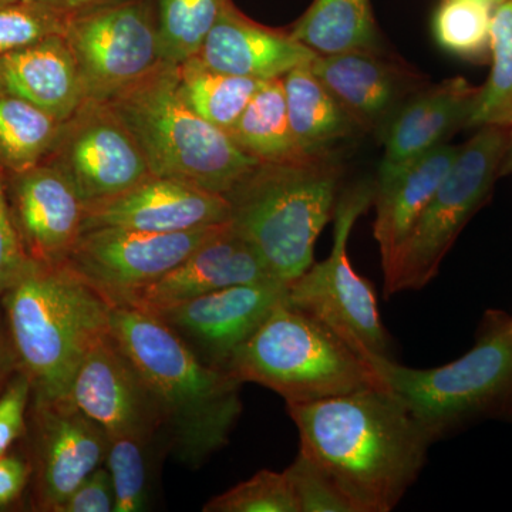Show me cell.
Wrapping results in <instances>:
<instances>
[{"instance_id":"obj_20","label":"cell","mask_w":512,"mask_h":512,"mask_svg":"<svg viewBox=\"0 0 512 512\" xmlns=\"http://www.w3.org/2000/svg\"><path fill=\"white\" fill-rule=\"evenodd\" d=\"M313 52L289 33L265 28L248 19L228 0L197 56L205 66L256 80L281 79L301 64L311 63Z\"/></svg>"},{"instance_id":"obj_21","label":"cell","mask_w":512,"mask_h":512,"mask_svg":"<svg viewBox=\"0 0 512 512\" xmlns=\"http://www.w3.org/2000/svg\"><path fill=\"white\" fill-rule=\"evenodd\" d=\"M0 90L66 123L84 103L82 83L63 35L0 56Z\"/></svg>"},{"instance_id":"obj_31","label":"cell","mask_w":512,"mask_h":512,"mask_svg":"<svg viewBox=\"0 0 512 512\" xmlns=\"http://www.w3.org/2000/svg\"><path fill=\"white\" fill-rule=\"evenodd\" d=\"M493 12L484 0H441L433 18L436 42L451 55L484 59L490 55Z\"/></svg>"},{"instance_id":"obj_37","label":"cell","mask_w":512,"mask_h":512,"mask_svg":"<svg viewBox=\"0 0 512 512\" xmlns=\"http://www.w3.org/2000/svg\"><path fill=\"white\" fill-rule=\"evenodd\" d=\"M28 259L0 175V295L16 281Z\"/></svg>"},{"instance_id":"obj_42","label":"cell","mask_w":512,"mask_h":512,"mask_svg":"<svg viewBox=\"0 0 512 512\" xmlns=\"http://www.w3.org/2000/svg\"><path fill=\"white\" fill-rule=\"evenodd\" d=\"M512 174V127L508 128V143L505 148L503 163L500 167V177Z\"/></svg>"},{"instance_id":"obj_35","label":"cell","mask_w":512,"mask_h":512,"mask_svg":"<svg viewBox=\"0 0 512 512\" xmlns=\"http://www.w3.org/2000/svg\"><path fill=\"white\" fill-rule=\"evenodd\" d=\"M301 512H356L332 480L308 457L298 453L285 470Z\"/></svg>"},{"instance_id":"obj_19","label":"cell","mask_w":512,"mask_h":512,"mask_svg":"<svg viewBox=\"0 0 512 512\" xmlns=\"http://www.w3.org/2000/svg\"><path fill=\"white\" fill-rule=\"evenodd\" d=\"M478 89L463 77H454L397 109L387 123L377 181L393 177L444 144L454 130L466 127Z\"/></svg>"},{"instance_id":"obj_26","label":"cell","mask_w":512,"mask_h":512,"mask_svg":"<svg viewBox=\"0 0 512 512\" xmlns=\"http://www.w3.org/2000/svg\"><path fill=\"white\" fill-rule=\"evenodd\" d=\"M229 136L241 150L262 164L315 158L306 157L293 138L282 77L262 84Z\"/></svg>"},{"instance_id":"obj_24","label":"cell","mask_w":512,"mask_h":512,"mask_svg":"<svg viewBox=\"0 0 512 512\" xmlns=\"http://www.w3.org/2000/svg\"><path fill=\"white\" fill-rule=\"evenodd\" d=\"M293 138L306 157L329 156L330 148L356 124L313 74L309 63L282 77Z\"/></svg>"},{"instance_id":"obj_32","label":"cell","mask_w":512,"mask_h":512,"mask_svg":"<svg viewBox=\"0 0 512 512\" xmlns=\"http://www.w3.org/2000/svg\"><path fill=\"white\" fill-rule=\"evenodd\" d=\"M163 448L157 441L123 436L110 439L106 467L113 483L114 512L148 510L150 501V453Z\"/></svg>"},{"instance_id":"obj_45","label":"cell","mask_w":512,"mask_h":512,"mask_svg":"<svg viewBox=\"0 0 512 512\" xmlns=\"http://www.w3.org/2000/svg\"><path fill=\"white\" fill-rule=\"evenodd\" d=\"M19 2V0H0V5H6V3Z\"/></svg>"},{"instance_id":"obj_3","label":"cell","mask_w":512,"mask_h":512,"mask_svg":"<svg viewBox=\"0 0 512 512\" xmlns=\"http://www.w3.org/2000/svg\"><path fill=\"white\" fill-rule=\"evenodd\" d=\"M3 306L19 370L29 377L35 400L69 396L84 357L110 333L113 305L64 262L29 258L3 292Z\"/></svg>"},{"instance_id":"obj_27","label":"cell","mask_w":512,"mask_h":512,"mask_svg":"<svg viewBox=\"0 0 512 512\" xmlns=\"http://www.w3.org/2000/svg\"><path fill=\"white\" fill-rule=\"evenodd\" d=\"M181 96L198 116L229 134L265 80L235 76L191 57L177 66Z\"/></svg>"},{"instance_id":"obj_29","label":"cell","mask_w":512,"mask_h":512,"mask_svg":"<svg viewBox=\"0 0 512 512\" xmlns=\"http://www.w3.org/2000/svg\"><path fill=\"white\" fill-rule=\"evenodd\" d=\"M490 56V76L478 89L466 128L512 127V0L494 8Z\"/></svg>"},{"instance_id":"obj_5","label":"cell","mask_w":512,"mask_h":512,"mask_svg":"<svg viewBox=\"0 0 512 512\" xmlns=\"http://www.w3.org/2000/svg\"><path fill=\"white\" fill-rule=\"evenodd\" d=\"M107 104L157 177L225 195L261 164L188 106L178 87L177 66L161 64Z\"/></svg>"},{"instance_id":"obj_39","label":"cell","mask_w":512,"mask_h":512,"mask_svg":"<svg viewBox=\"0 0 512 512\" xmlns=\"http://www.w3.org/2000/svg\"><path fill=\"white\" fill-rule=\"evenodd\" d=\"M30 476L26 461L6 453L0 456V508L8 507L25 490Z\"/></svg>"},{"instance_id":"obj_8","label":"cell","mask_w":512,"mask_h":512,"mask_svg":"<svg viewBox=\"0 0 512 512\" xmlns=\"http://www.w3.org/2000/svg\"><path fill=\"white\" fill-rule=\"evenodd\" d=\"M508 128H477L458 148L456 160L403 244L383 268L384 296L426 288L441 262L500 177Z\"/></svg>"},{"instance_id":"obj_14","label":"cell","mask_w":512,"mask_h":512,"mask_svg":"<svg viewBox=\"0 0 512 512\" xmlns=\"http://www.w3.org/2000/svg\"><path fill=\"white\" fill-rule=\"evenodd\" d=\"M69 397L109 439L134 436L160 444L161 417L156 400L111 333L84 357Z\"/></svg>"},{"instance_id":"obj_9","label":"cell","mask_w":512,"mask_h":512,"mask_svg":"<svg viewBox=\"0 0 512 512\" xmlns=\"http://www.w3.org/2000/svg\"><path fill=\"white\" fill-rule=\"evenodd\" d=\"M375 185H355L336 202L333 248L328 258L289 284L288 301L332 330L369 362L390 356V340L380 318L373 286L350 264L348 242L353 225L373 202Z\"/></svg>"},{"instance_id":"obj_4","label":"cell","mask_w":512,"mask_h":512,"mask_svg":"<svg viewBox=\"0 0 512 512\" xmlns=\"http://www.w3.org/2000/svg\"><path fill=\"white\" fill-rule=\"evenodd\" d=\"M339 165L329 156L259 164L225 194L229 221L278 281L291 284L315 262V244L335 214Z\"/></svg>"},{"instance_id":"obj_15","label":"cell","mask_w":512,"mask_h":512,"mask_svg":"<svg viewBox=\"0 0 512 512\" xmlns=\"http://www.w3.org/2000/svg\"><path fill=\"white\" fill-rule=\"evenodd\" d=\"M229 217L231 205L225 195L187 181L150 175L116 197L86 205L83 231L123 228L171 234L224 224Z\"/></svg>"},{"instance_id":"obj_18","label":"cell","mask_w":512,"mask_h":512,"mask_svg":"<svg viewBox=\"0 0 512 512\" xmlns=\"http://www.w3.org/2000/svg\"><path fill=\"white\" fill-rule=\"evenodd\" d=\"M86 204L53 164L16 174L13 220L29 258L49 264L66 261L83 231Z\"/></svg>"},{"instance_id":"obj_6","label":"cell","mask_w":512,"mask_h":512,"mask_svg":"<svg viewBox=\"0 0 512 512\" xmlns=\"http://www.w3.org/2000/svg\"><path fill=\"white\" fill-rule=\"evenodd\" d=\"M369 363L436 443L480 421L504 419L510 410V315L485 313L473 348L447 365L414 369L387 356Z\"/></svg>"},{"instance_id":"obj_41","label":"cell","mask_w":512,"mask_h":512,"mask_svg":"<svg viewBox=\"0 0 512 512\" xmlns=\"http://www.w3.org/2000/svg\"><path fill=\"white\" fill-rule=\"evenodd\" d=\"M36 2L43 3V5L59 10L63 15L70 16L74 13L83 12V10L96 8V6L116 2V0H36Z\"/></svg>"},{"instance_id":"obj_36","label":"cell","mask_w":512,"mask_h":512,"mask_svg":"<svg viewBox=\"0 0 512 512\" xmlns=\"http://www.w3.org/2000/svg\"><path fill=\"white\" fill-rule=\"evenodd\" d=\"M30 396H33L32 383L26 373L19 370L0 394V456L8 453L25 433Z\"/></svg>"},{"instance_id":"obj_28","label":"cell","mask_w":512,"mask_h":512,"mask_svg":"<svg viewBox=\"0 0 512 512\" xmlns=\"http://www.w3.org/2000/svg\"><path fill=\"white\" fill-rule=\"evenodd\" d=\"M63 124L35 104L0 90V163L13 174L42 164Z\"/></svg>"},{"instance_id":"obj_34","label":"cell","mask_w":512,"mask_h":512,"mask_svg":"<svg viewBox=\"0 0 512 512\" xmlns=\"http://www.w3.org/2000/svg\"><path fill=\"white\" fill-rule=\"evenodd\" d=\"M67 18L36 0L0 5V56L35 45L46 37L63 35Z\"/></svg>"},{"instance_id":"obj_2","label":"cell","mask_w":512,"mask_h":512,"mask_svg":"<svg viewBox=\"0 0 512 512\" xmlns=\"http://www.w3.org/2000/svg\"><path fill=\"white\" fill-rule=\"evenodd\" d=\"M110 333L156 400L164 453L198 468L227 446L242 413L244 383L201 362L153 313L113 306Z\"/></svg>"},{"instance_id":"obj_40","label":"cell","mask_w":512,"mask_h":512,"mask_svg":"<svg viewBox=\"0 0 512 512\" xmlns=\"http://www.w3.org/2000/svg\"><path fill=\"white\" fill-rule=\"evenodd\" d=\"M15 369H19V366L12 340L5 329L0 326V390L5 384H8L10 373Z\"/></svg>"},{"instance_id":"obj_1","label":"cell","mask_w":512,"mask_h":512,"mask_svg":"<svg viewBox=\"0 0 512 512\" xmlns=\"http://www.w3.org/2000/svg\"><path fill=\"white\" fill-rule=\"evenodd\" d=\"M299 453L332 480L356 512H390L416 483L434 441L387 386L286 404Z\"/></svg>"},{"instance_id":"obj_11","label":"cell","mask_w":512,"mask_h":512,"mask_svg":"<svg viewBox=\"0 0 512 512\" xmlns=\"http://www.w3.org/2000/svg\"><path fill=\"white\" fill-rule=\"evenodd\" d=\"M220 225L171 234L123 228L87 229L77 238L64 264L116 306L173 271Z\"/></svg>"},{"instance_id":"obj_7","label":"cell","mask_w":512,"mask_h":512,"mask_svg":"<svg viewBox=\"0 0 512 512\" xmlns=\"http://www.w3.org/2000/svg\"><path fill=\"white\" fill-rule=\"evenodd\" d=\"M227 370L239 382L279 394L286 404L386 386L367 360L288 299L234 353Z\"/></svg>"},{"instance_id":"obj_33","label":"cell","mask_w":512,"mask_h":512,"mask_svg":"<svg viewBox=\"0 0 512 512\" xmlns=\"http://www.w3.org/2000/svg\"><path fill=\"white\" fill-rule=\"evenodd\" d=\"M204 512H301L285 471L261 470L254 477L211 498Z\"/></svg>"},{"instance_id":"obj_10","label":"cell","mask_w":512,"mask_h":512,"mask_svg":"<svg viewBox=\"0 0 512 512\" xmlns=\"http://www.w3.org/2000/svg\"><path fill=\"white\" fill-rule=\"evenodd\" d=\"M84 103H109L163 64L150 0H116L74 13L63 33Z\"/></svg>"},{"instance_id":"obj_17","label":"cell","mask_w":512,"mask_h":512,"mask_svg":"<svg viewBox=\"0 0 512 512\" xmlns=\"http://www.w3.org/2000/svg\"><path fill=\"white\" fill-rule=\"evenodd\" d=\"M269 279L276 278L264 259L227 221L173 271L134 292L120 305L157 313L228 286Z\"/></svg>"},{"instance_id":"obj_16","label":"cell","mask_w":512,"mask_h":512,"mask_svg":"<svg viewBox=\"0 0 512 512\" xmlns=\"http://www.w3.org/2000/svg\"><path fill=\"white\" fill-rule=\"evenodd\" d=\"M35 407L39 501L57 512L84 478L106 463L110 439L69 396L35 400Z\"/></svg>"},{"instance_id":"obj_30","label":"cell","mask_w":512,"mask_h":512,"mask_svg":"<svg viewBox=\"0 0 512 512\" xmlns=\"http://www.w3.org/2000/svg\"><path fill=\"white\" fill-rule=\"evenodd\" d=\"M228 0H157V35L163 63L180 66L200 53Z\"/></svg>"},{"instance_id":"obj_13","label":"cell","mask_w":512,"mask_h":512,"mask_svg":"<svg viewBox=\"0 0 512 512\" xmlns=\"http://www.w3.org/2000/svg\"><path fill=\"white\" fill-rule=\"evenodd\" d=\"M288 288L278 279L228 286L153 315L205 365L227 370L234 353L288 299Z\"/></svg>"},{"instance_id":"obj_22","label":"cell","mask_w":512,"mask_h":512,"mask_svg":"<svg viewBox=\"0 0 512 512\" xmlns=\"http://www.w3.org/2000/svg\"><path fill=\"white\" fill-rule=\"evenodd\" d=\"M309 66L356 127L387 126L396 113L402 92L399 72L376 52L349 50L318 55Z\"/></svg>"},{"instance_id":"obj_25","label":"cell","mask_w":512,"mask_h":512,"mask_svg":"<svg viewBox=\"0 0 512 512\" xmlns=\"http://www.w3.org/2000/svg\"><path fill=\"white\" fill-rule=\"evenodd\" d=\"M289 35L318 55L376 52L379 42L370 0H313Z\"/></svg>"},{"instance_id":"obj_44","label":"cell","mask_w":512,"mask_h":512,"mask_svg":"<svg viewBox=\"0 0 512 512\" xmlns=\"http://www.w3.org/2000/svg\"><path fill=\"white\" fill-rule=\"evenodd\" d=\"M504 420L510 421V423H512V404L510 410H508L507 414H505Z\"/></svg>"},{"instance_id":"obj_38","label":"cell","mask_w":512,"mask_h":512,"mask_svg":"<svg viewBox=\"0 0 512 512\" xmlns=\"http://www.w3.org/2000/svg\"><path fill=\"white\" fill-rule=\"evenodd\" d=\"M114 507L116 498L110 473L101 466L84 478L57 512H114Z\"/></svg>"},{"instance_id":"obj_46","label":"cell","mask_w":512,"mask_h":512,"mask_svg":"<svg viewBox=\"0 0 512 512\" xmlns=\"http://www.w3.org/2000/svg\"><path fill=\"white\" fill-rule=\"evenodd\" d=\"M510 332L512 333V316H510Z\"/></svg>"},{"instance_id":"obj_43","label":"cell","mask_w":512,"mask_h":512,"mask_svg":"<svg viewBox=\"0 0 512 512\" xmlns=\"http://www.w3.org/2000/svg\"><path fill=\"white\" fill-rule=\"evenodd\" d=\"M484 2H487L488 5H491L493 6V8H495V6L500 5V3L503 2V0H484Z\"/></svg>"},{"instance_id":"obj_12","label":"cell","mask_w":512,"mask_h":512,"mask_svg":"<svg viewBox=\"0 0 512 512\" xmlns=\"http://www.w3.org/2000/svg\"><path fill=\"white\" fill-rule=\"evenodd\" d=\"M52 163L84 204L109 200L150 177L143 151L107 103H83L63 124Z\"/></svg>"},{"instance_id":"obj_23","label":"cell","mask_w":512,"mask_h":512,"mask_svg":"<svg viewBox=\"0 0 512 512\" xmlns=\"http://www.w3.org/2000/svg\"><path fill=\"white\" fill-rule=\"evenodd\" d=\"M458 148L441 144L393 177L376 181L373 235L379 245L382 268L392 261L393 255L419 220L421 212L456 160Z\"/></svg>"}]
</instances>
